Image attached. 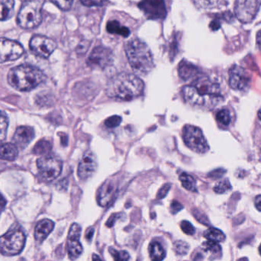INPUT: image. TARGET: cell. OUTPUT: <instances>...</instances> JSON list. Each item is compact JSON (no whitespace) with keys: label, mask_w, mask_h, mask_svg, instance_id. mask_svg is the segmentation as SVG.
<instances>
[{"label":"cell","mask_w":261,"mask_h":261,"mask_svg":"<svg viewBox=\"0 0 261 261\" xmlns=\"http://www.w3.org/2000/svg\"><path fill=\"white\" fill-rule=\"evenodd\" d=\"M45 80V75L39 68L29 65H21L9 71L7 81L15 89L30 91Z\"/></svg>","instance_id":"cell-4"},{"label":"cell","mask_w":261,"mask_h":261,"mask_svg":"<svg viewBox=\"0 0 261 261\" xmlns=\"http://www.w3.org/2000/svg\"><path fill=\"white\" fill-rule=\"evenodd\" d=\"M64 137H62V136H61V141H62V144L63 146H66L67 143H68V137H67L66 134H65Z\"/></svg>","instance_id":"cell-46"},{"label":"cell","mask_w":261,"mask_h":261,"mask_svg":"<svg viewBox=\"0 0 261 261\" xmlns=\"http://www.w3.org/2000/svg\"><path fill=\"white\" fill-rule=\"evenodd\" d=\"M204 237L208 241L218 243L222 242L225 240V234L221 230L215 227L207 229L204 233Z\"/></svg>","instance_id":"cell-27"},{"label":"cell","mask_w":261,"mask_h":261,"mask_svg":"<svg viewBox=\"0 0 261 261\" xmlns=\"http://www.w3.org/2000/svg\"><path fill=\"white\" fill-rule=\"evenodd\" d=\"M122 118L120 116H112L105 120V125L108 128L117 127L121 123Z\"/></svg>","instance_id":"cell-36"},{"label":"cell","mask_w":261,"mask_h":261,"mask_svg":"<svg viewBox=\"0 0 261 261\" xmlns=\"http://www.w3.org/2000/svg\"><path fill=\"white\" fill-rule=\"evenodd\" d=\"M55 227V223L49 219L39 221L35 229V239L37 242L42 243L46 239Z\"/></svg>","instance_id":"cell-19"},{"label":"cell","mask_w":261,"mask_h":261,"mask_svg":"<svg viewBox=\"0 0 261 261\" xmlns=\"http://www.w3.org/2000/svg\"><path fill=\"white\" fill-rule=\"evenodd\" d=\"M260 202H261V196L260 195H257L255 198V206H256V209H257L259 212H260Z\"/></svg>","instance_id":"cell-44"},{"label":"cell","mask_w":261,"mask_h":261,"mask_svg":"<svg viewBox=\"0 0 261 261\" xmlns=\"http://www.w3.org/2000/svg\"><path fill=\"white\" fill-rule=\"evenodd\" d=\"M14 0H0V21L10 19L14 13Z\"/></svg>","instance_id":"cell-22"},{"label":"cell","mask_w":261,"mask_h":261,"mask_svg":"<svg viewBox=\"0 0 261 261\" xmlns=\"http://www.w3.org/2000/svg\"><path fill=\"white\" fill-rule=\"evenodd\" d=\"M117 182L114 179H108L105 181L99 189L97 201L102 207H106L114 199L117 193Z\"/></svg>","instance_id":"cell-17"},{"label":"cell","mask_w":261,"mask_h":261,"mask_svg":"<svg viewBox=\"0 0 261 261\" xmlns=\"http://www.w3.org/2000/svg\"><path fill=\"white\" fill-rule=\"evenodd\" d=\"M25 233L19 229L9 230L0 237V253L5 256H15L23 250L25 244Z\"/></svg>","instance_id":"cell-6"},{"label":"cell","mask_w":261,"mask_h":261,"mask_svg":"<svg viewBox=\"0 0 261 261\" xmlns=\"http://www.w3.org/2000/svg\"><path fill=\"white\" fill-rule=\"evenodd\" d=\"M110 253L112 255L113 258L117 261H126L129 259V255L127 252L125 250H116V249L111 247L109 250Z\"/></svg>","instance_id":"cell-32"},{"label":"cell","mask_w":261,"mask_h":261,"mask_svg":"<svg viewBox=\"0 0 261 261\" xmlns=\"http://www.w3.org/2000/svg\"><path fill=\"white\" fill-rule=\"evenodd\" d=\"M250 79L248 73L239 66H234L230 70L229 85L232 89L244 91L248 88Z\"/></svg>","instance_id":"cell-16"},{"label":"cell","mask_w":261,"mask_h":261,"mask_svg":"<svg viewBox=\"0 0 261 261\" xmlns=\"http://www.w3.org/2000/svg\"><path fill=\"white\" fill-rule=\"evenodd\" d=\"M179 180L181 181V186L186 190L190 191V192H195L196 191V182H195V178L192 175L183 172L180 175Z\"/></svg>","instance_id":"cell-28"},{"label":"cell","mask_w":261,"mask_h":261,"mask_svg":"<svg viewBox=\"0 0 261 261\" xmlns=\"http://www.w3.org/2000/svg\"><path fill=\"white\" fill-rule=\"evenodd\" d=\"M53 145L47 140H41L36 143L33 149V153L36 155H45L51 150Z\"/></svg>","instance_id":"cell-29"},{"label":"cell","mask_w":261,"mask_h":261,"mask_svg":"<svg viewBox=\"0 0 261 261\" xmlns=\"http://www.w3.org/2000/svg\"><path fill=\"white\" fill-rule=\"evenodd\" d=\"M9 119L7 114L0 111V142L4 141L7 135Z\"/></svg>","instance_id":"cell-30"},{"label":"cell","mask_w":261,"mask_h":261,"mask_svg":"<svg viewBox=\"0 0 261 261\" xmlns=\"http://www.w3.org/2000/svg\"><path fill=\"white\" fill-rule=\"evenodd\" d=\"M138 7L146 17L152 20L165 19L167 14L164 0H142Z\"/></svg>","instance_id":"cell-13"},{"label":"cell","mask_w":261,"mask_h":261,"mask_svg":"<svg viewBox=\"0 0 261 261\" xmlns=\"http://www.w3.org/2000/svg\"><path fill=\"white\" fill-rule=\"evenodd\" d=\"M198 68L190 62H183L180 63L178 66V74L180 77L184 81L189 80L195 77L198 73Z\"/></svg>","instance_id":"cell-21"},{"label":"cell","mask_w":261,"mask_h":261,"mask_svg":"<svg viewBox=\"0 0 261 261\" xmlns=\"http://www.w3.org/2000/svg\"><path fill=\"white\" fill-rule=\"evenodd\" d=\"M6 205H7V200L0 194V214L2 213L3 211L5 209Z\"/></svg>","instance_id":"cell-43"},{"label":"cell","mask_w":261,"mask_h":261,"mask_svg":"<svg viewBox=\"0 0 261 261\" xmlns=\"http://www.w3.org/2000/svg\"><path fill=\"white\" fill-rule=\"evenodd\" d=\"M194 4L198 8L204 10L220 9L227 5L225 0H192Z\"/></svg>","instance_id":"cell-23"},{"label":"cell","mask_w":261,"mask_h":261,"mask_svg":"<svg viewBox=\"0 0 261 261\" xmlns=\"http://www.w3.org/2000/svg\"><path fill=\"white\" fill-rule=\"evenodd\" d=\"M39 175L45 181L56 179L62 170V162L60 159L53 156H42L37 160Z\"/></svg>","instance_id":"cell-8"},{"label":"cell","mask_w":261,"mask_h":261,"mask_svg":"<svg viewBox=\"0 0 261 261\" xmlns=\"http://www.w3.org/2000/svg\"><path fill=\"white\" fill-rule=\"evenodd\" d=\"M114 61L112 51L103 46H97L93 50L87 60L88 66L93 68H105L109 67Z\"/></svg>","instance_id":"cell-11"},{"label":"cell","mask_w":261,"mask_h":261,"mask_svg":"<svg viewBox=\"0 0 261 261\" xmlns=\"http://www.w3.org/2000/svg\"><path fill=\"white\" fill-rule=\"evenodd\" d=\"M144 84L135 74L120 73L111 79L108 85V96L117 100H134L140 97L143 92Z\"/></svg>","instance_id":"cell-2"},{"label":"cell","mask_w":261,"mask_h":261,"mask_svg":"<svg viewBox=\"0 0 261 261\" xmlns=\"http://www.w3.org/2000/svg\"><path fill=\"white\" fill-rule=\"evenodd\" d=\"M170 188L171 185L169 184V183L165 184L159 191L158 194H157V198L158 199H162V198H165L167 195L168 192L170 190Z\"/></svg>","instance_id":"cell-39"},{"label":"cell","mask_w":261,"mask_h":261,"mask_svg":"<svg viewBox=\"0 0 261 261\" xmlns=\"http://www.w3.org/2000/svg\"><path fill=\"white\" fill-rule=\"evenodd\" d=\"M149 256L155 261L163 260L166 257V250L159 242L151 243L149 247Z\"/></svg>","instance_id":"cell-26"},{"label":"cell","mask_w":261,"mask_h":261,"mask_svg":"<svg viewBox=\"0 0 261 261\" xmlns=\"http://www.w3.org/2000/svg\"><path fill=\"white\" fill-rule=\"evenodd\" d=\"M226 171L223 169H217L215 170L212 171L210 173L208 174V177L210 178H214V179H217V178H221L225 173Z\"/></svg>","instance_id":"cell-40"},{"label":"cell","mask_w":261,"mask_h":261,"mask_svg":"<svg viewBox=\"0 0 261 261\" xmlns=\"http://www.w3.org/2000/svg\"><path fill=\"white\" fill-rule=\"evenodd\" d=\"M107 30L111 34L119 35L123 37H128L130 34L129 29L120 25V22L117 20L110 21L107 25Z\"/></svg>","instance_id":"cell-25"},{"label":"cell","mask_w":261,"mask_h":261,"mask_svg":"<svg viewBox=\"0 0 261 261\" xmlns=\"http://www.w3.org/2000/svg\"><path fill=\"white\" fill-rule=\"evenodd\" d=\"M97 169V161L96 155L91 151L84 154L77 169V175L82 180H88L93 176Z\"/></svg>","instance_id":"cell-15"},{"label":"cell","mask_w":261,"mask_h":261,"mask_svg":"<svg viewBox=\"0 0 261 261\" xmlns=\"http://www.w3.org/2000/svg\"><path fill=\"white\" fill-rule=\"evenodd\" d=\"M230 189H231V186H230V182H229V180L226 178V179L222 180V181L218 183L214 188V191L216 193L223 194L225 193L227 191L230 190Z\"/></svg>","instance_id":"cell-34"},{"label":"cell","mask_w":261,"mask_h":261,"mask_svg":"<svg viewBox=\"0 0 261 261\" xmlns=\"http://www.w3.org/2000/svg\"><path fill=\"white\" fill-rule=\"evenodd\" d=\"M182 95L189 105L207 110L213 109L223 100L219 85L206 76H200L185 86Z\"/></svg>","instance_id":"cell-1"},{"label":"cell","mask_w":261,"mask_h":261,"mask_svg":"<svg viewBox=\"0 0 261 261\" xmlns=\"http://www.w3.org/2000/svg\"><path fill=\"white\" fill-rule=\"evenodd\" d=\"M23 54V47L19 42L0 39V63L17 60Z\"/></svg>","instance_id":"cell-10"},{"label":"cell","mask_w":261,"mask_h":261,"mask_svg":"<svg viewBox=\"0 0 261 261\" xmlns=\"http://www.w3.org/2000/svg\"><path fill=\"white\" fill-rule=\"evenodd\" d=\"M19 155V149L14 143L0 144V160L13 161Z\"/></svg>","instance_id":"cell-20"},{"label":"cell","mask_w":261,"mask_h":261,"mask_svg":"<svg viewBox=\"0 0 261 261\" xmlns=\"http://www.w3.org/2000/svg\"><path fill=\"white\" fill-rule=\"evenodd\" d=\"M81 2L85 7H103L108 3V0H81Z\"/></svg>","instance_id":"cell-37"},{"label":"cell","mask_w":261,"mask_h":261,"mask_svg":"<svg viewBox=\"0 0 261 261\" xmlns=\"http://www.w3.org/2000/svg\"><path fill=\"white\" fill-rule=\"evenodd\" d=\"M100 259V258L99 257V256H95V255H94V256H93V259Z\"/></svg>","instance_id":"cell-47"},{"label":"cell","mask_w":261,"mask_h":261,"mask_svg":"<svg viewBox=\"0 0 261 261\" xmlns=\"http://www.w3.org/2000/svg\"><path fill=\"white\" fill-rule=\"evenodd\" d=\"M81 233V226L77 223L73 224L70 227L68 237V253L71 259H77L83 252V247L80 242Z\"/></svg>","instance_id":"cell-14"},{"label":"cell","mask_w":261,"mask_h":261,"mask_svg":"<svg viewBox=\"0 0 261 261\" xmlns=\"http://www.w3.org/2000/svg\"><path fill=\"white\" fill-rule=\"evenodd\" d=\"M259 8V0H236L234 12L237 18L243 23L253 21Z\"/></svg>","instance_id":"cell-9"},{"label":"cell","mask_w":261,"mask_h":261,"mask_svg":"<svg viewBox=\"0 0 261 261\" xmlns=\"http://www.w3.org/2000/svg\"><path fill=\"white\" fill-rule=\"evenodd\" d=\"M43 4V0H25L18 14V25L25 30L39 27L42 20Z\"/></svg>","instance_id":"cell-5"},{"label":"cell","mask_w":261,"mask_h":261,"mask_svg":"<svg viewBox=\"0 0 261 261\" xmlns=\"http://www.w3.org/2000/svg\"><path fill=\"white\" fill-rule=\"evenodd\" d=\"M94 229L91 228L90 230H88V233H86V238L87 239L90 240L91 239V238L93 237V234H94Z\"/></svg>","instance_id":"cell-45"},{"label":"cell","mask_w":261,"mask_h":261,"mask_svg":"<svg viewBox=\"0 0 261 261\" xmlns=\"http://www.w3.org/2000/svg\"><path fill=\"white\" fill-rule=\"evenodd\" d=\"M181 228L182 231L188 235H193L195 232V229L194 226L188 221H181Z\"/></svg>","instance_id":"cell-38"},{"label":"cell","mask_w":261,"mask_h":261,"mask_svg":"<svg viewBox=\"0 0 261 261\" xmlns=\"http://www.w3.org/2000/svg\"><path fill=\"white\" fill-rule=\"evenodd\" d=\"M35 137L34 129L31 126H22L16 129L13 136V142L17 147L25 149Z\"/></svg>","instance_id":"cell-18"},{"label":"cell","mask_w":261,"mask_h":261,"mask_svg":"<svg viewBox=\"0 0 261 261\" xmlns=\"http://www.w3.org/2000/svg\"><path fill=\"white\" fill-rule=\"evenodd\" d=\"M119 216H120V215H118V214L113 215L110 218V219L108 220V222H107V226L109 227H112V226L114 225V223H115L116 220H117V218H119Z\"/></svg>","instance_id":"cell-42"},{"label":"cell","mask_w":261,"mask_h":261,"mask_svg":"<svg viewBox=\"0 0 261 261\" xmlns=\"http://www.w3.org/2000/svg\"><path fill=\"white\" fill-rule=\"evenodd\" d=\"M182 208V204H180L178 201H174L171 204V211H172L173 214L178 213V212H180Z\"/></svg>","instance_id":"cell-41"},{"label":"cell","mask_w":261,"mask_h":261,"mask_svg":"<svg viewBox=\"0 0 261 261\" xmlns=\"http://www.w3.org/2000/svg\"><path fill=\"white\" fill-rule=\"evenodd\" d=\"M56 7L64 11H68L72 7L74 0H50Z\"/></svg>","instance_id":"cell-35"},{"label":"cell","mask_w":261,"mask_h":261,"mask_svg":"<svg viewBox=\"0 0 261 261\" xmlns=\"http://www.w3.org/2000/svg\"><path fill=\"white\" fill-rule=\"evenodd\" d=\"M174 250L177 254L185 256L189 252V245L185 241H178L174 244Z\"/></svg>","instance_id":"cell-33"},{"label":"cell","mask_w":261,"mask_h":261,"mask_svg":"<svg viewBox=\"0 0 261 261\" xmlns=\"http://www.w3.org/2000/svg\"><path fill=\"white\" fill-rule=\"evenodd\" d=\"M30 49L38 56L48 59L57 48V44L53 39L46 36L36 35L30 40Z\"/></svg>","instance_id":"cell-12"},{"label":"cell","mask_w":261,"mask_h":261,"mask_svg":"<svg viewBox=\"0 0 261 261\" xmlns=\"http://www.w3.org/2000/svg\"><path fill=\"white\" fill-rule=\"evenodd\" d=\"M125 53L131 68L137 74L145 75L154 68L152 51L143 41L138 39L129 41L125 45Z\"/></svg>","instance_id":"cell-3"},{"label":"cell","mask_w":261,"mask_h":261,"mask_svg":"<svg viewBox=\"0 0 261 261\" xmlns=\"http://www.w3.org/2000/svg\"><path fill=\"white\" fill-rule=\"evenodd\" d=\"M183 140L186 146L197 153H205L209 150L208 143L201 129L187 125L183 129Z\"/></svg>","instance_id":"cell-7"},{"label":"cell","mask_w":261,"mask_h":261,"mask_svg":"<svg viewBox=\"0 0 261 261\" xmlns=\"http://www.w3.org/2000/svg\"><path fill=\"white\" fill-rule=\"evenodd\" d=\"M216 119L219 123L224 126L230 124V121H231L230 112L227 109H222L218 111L216 115Z\"/></svg>","instance_id":"cell-31"},{"label":"cell","mask_w":261,"mask_h":261,"mask_svg":"<svg viewBox=\"0 0 261 261\" xmlns=\"http://www.w3.org/2000/svg\"><path fill=\"white\" fill-rule=\"evenodd\" d=\"M202 250L204 253H210L209 259H218L221 256V247L218 242L208 241H205L202 244Z\"/></svg>","instance_id":"cell-24"}]
</instances>
